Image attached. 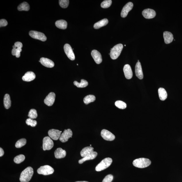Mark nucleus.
<instances>
[{
    "label": "nucleus",
    "mask_w": 182,
    "mask_h": 182,
    "mask_svg": "<svg viewBox=\"0 0 182 182\" xmlns=\"http://www.w3.org/2000/svg\"><path fill=\"white\" fill-rule=\"evenodd\" d=\"M33 168L28 166L25 169L21 174L20 181L21 182H28L30 181L34 174Z\"/></svg>",
    "instance_id": "obj_1"
},
{
    "label": "nucleus",
    "mask_w": 182,
    "mask_h": 182,
    "mask_svg": "<svg viewBox=\"0 0 182 182\" xmlns=\"http://www.w3.org/2000/svg\"><path fill=\"white\" fill-rule=\"evenodd\" d=\"M133 164L135 167L143 168L148 167L150 165L151 161L148 158H140L133 160Z\"/></svg>",
    "instance_id": "obj_2"
},
{
    "label": "nucleus",
    "mask_w": 182,
    "mask_h": 182,
    "mask_svg": "<svg viewBox=\"0 0 182 182\" xmlns=\"http://www.w3.org/2000/svg\"><path fill=\"white\" fill-rule=\"evenodd\" d=\"M112 162V159L107 158L104 159L100 163L97 165L96 167V171L99 172L107 169L111 165Z\"/></svg>",
    "instance_id": "obj_3"
},
{
    "label": "nucleus",
    "mask_w": 182,
    "mask_h": 182,
    "mask_svg": "<svg viewBox=\"0 0 182 182\" xmlns=\"http://www.w3.org/2000/svg\"><path fill=\"white\" fill-rule=\"evenodd\" d=\"M123 48V44H119L114 46L111 50L110 53V57L112 59H117L121 53Z\"/></svg>",
    "instance_id": "obj_4"
},
{
    "label": "nucleus",
    "mask_w": 182,
    "mask_h": 182,
    "mask_svg": "<svg viewBox=\"0 0 182 182\" xmlns=\"http://www.w3.org/2000/svg\"><path fill=\"white\" fill-rule=\"evenodd\" d=\"M54 170L53 168L49 165H44L40 166L37 170L38 174L44 175H50L53 173Z\"/></svg>",
    "instance_id": "obj_5"
},
{
    "label": "nucleus",
    "mask_w": 182,
    "mask_h": 182,
    "mask_svg": "<svg viewBox=\"0 0 182 182\" xmlns=\"http://www.w3.org/2000/svg\"><path fill=\"white\" fill-rule=\"evenodd\" d=\"M29 35L32 38L34 39H37L44 42L47 40V37L42 33L36 31H30L29 32Z\"/></svg>",
    "instance_id": "obj_6"
},
{
    "label": "nucleus",
    "mask_w": 182,
    "mask_h": 182,
    "mask_svg": "<svg viewBox=\"0 0 182 182\" xmlns=\"http://www.w3.org/2000/svg\"><path fill=\"white\" fill-rule=\"evenodd\" d=\"M42 142V148L44 150H50L53 148L54 143L50 137H44Z\"/></svg>",
    "instance_id": "obj_7"
},
{
    "label": "nucleus",
    "mask_w": 182,
    "mask_h": 182,
    "mask_svg": "<svg viewBox=\"0 0 182 182\" xmlns=\"http://www.w3.org/2000/svg\"><path fill=\"white\" fill-rule=\"evenodd\" d=\"M72 131L71 129H65L63 132L61 134L59 138V140L63 143L66 142L69 138L72 137Z\"/></svg>",
    "instance_id": "obj_8"
},
{
    "label": "nucleus",
    "mask_w": 182,
    "mask_h": 182,
    "mask_svg": "<svg viewBox=\"0 0 182 182\" xmlns=\"http://www.w3.org/2000/svg\"><path fill=\"white\" fill-rule=\"evenodd\" d=\"M65 53L69 59L71 61L75 59V56L71 46L69 44H65L64 46Z\"/></svg>",
    "instance_id": "obj_9"
},
{
    "label": "nucleus",
    "mask_w": 182,
    "mask_h": 182,
    "mask_svg": "<svg viewBox=\"0 0 182 182\" xmlns=\"http://www.w3.org/2000/svg\"><path fill=\"white\" fill-rule=\"evenodd\" d=\"M101 135L104 140L107 141H113L115 138V135L109 131L105 129H102L101 131Z\"/></svg>",
    "instance_id": "obj_10"
},
{
    "label": "nucleus",
    "mask_w": 182,
    "mask_h": 182,
    "mask_svg": "<svg viewBox=\"0 0 182 182\" xmlns=\"http://www.w3.org/2000/svg\"><path fill=\"white\" fill-rule=\"evenodd\" d=\"M133 4L132 3L129 2L126 4L123 7L121 13V16L123 18H125L127 16L128 13L133 8Z\"/></svg>",
    "instance_id": "obj_11"
},
{
    "label": "nucleus",
    "mask_w": 182,
    "mask_h": 182,
    "mask_svg": "<svg viewBox=\"0 0 182 182\" xmlns=\"http://www.w3.org/2000/svg\"><path fill=\"white\" fill-rule=\"evenodd\" d=\"M142 14L145 18L152 19L156 16V13L154 9H144L142 12Z\"/></svg>",
    "instance_id": "obj_12"
},
{
    "label": "nucleus",
    "mask_w": 182,
    "mask_h": 182,
    "mask_svg": "<svg viewBox=\"0 0 182 182\" xmlns=\"http://www.w3.org/2000/svg\"><path fill=\"white\" fill-rule=\"evenodd\" d=\"M55 93L50 92L44 99V103L48 106H51L53 105L55 102Z\"/></svg>",
    "instance_id": "obj_13"
},
{
    "label": "nucleus",
    "mask_w": 182,
    "mask_h": 182,
    "mask_svg": "<svg viewBox=\"0 0 182 182\" xmlns=\"http://www.w3.org/2000/svg\"><path fill=\"white\" fill-rule=\"evenodd\" d=\"M61 131L57 129H52L48 131V134L50 138L53 140H57L61 136Z\"/></svg>",
    "instance_id": "obj_14"
},
{
    "label": "nucleus",
    "mask_w": 182,
    "mask_h": 182,
    "mask_svg": "<svg viewBox=\"0 0 182 182\" xmlns=\"http://www.w3.org/2000/svg\"><path fill=\"white\" fill-rule=\"evenodd\" d=\"M91 55L96 63L99 64L102 61V57L101 54L97 50H94L91 52Z\"/></svg>",
    "instance_id": "obj_15"
},
{
    "label": "nucleus",
    "mask_w": 182,
    "mask_h": 182,
    "mask_svg": "<svg viewBox=\"0 0 182 182\" xmlns=\"http://www.w3.org/2000/svg\"><path fill=\"white\" fill-rule=\"evenodd\" d=\"M39 62L42 65L47 67H53L55 65L53 62L47 58L42 57L40 59Z\"/></svg>",
    "instance_id": "obj_16"
},
{
    "label": "nucleus",
    "mask_w": 182,
    "mask_h": 182,
    "mask_svg": "<svg viewBox=\"0 0 182 182\" xmlns=\"http://www.w3.org/2000/svg\"><path fill=\"white\" fill-rule=\"evenodd\" d=\"M123 70L126 78L130 79L132 78L133 72L130 65H125L124 67Z\"/></svg>",
    "instance_id": "obj_17"
},
{
    "label": "nucleus",
    "mask_w": 182,
    "mask_h": 182,
    "mask_svg": "<svg viewBox=\"0 0 182 182\" xmlns=\"http://www.w3.org/2000/svg\"><path fill=\"white\" fill-rule=\"evenodd\" d=\"M135 73L136 76L140 79H142L143 78V75L142 70V67L140 62H137L135 66Z\"/></svg>",
    "instance_id": "obj_18"
},
{
    "label": "nucleus",
    "mask_w": 182,
    "mask_h": 182,
    "mask_svg": "<svg viewBox=\"0 0 182 182\" xmlns=\"http://www.w3.org/2000/svg\"><path fill=\"white\" fill-rule=\"evenodd\" d=\"M94 148L91 146L86 147L81 151V156L83 158L86 157L92 154L94 152Z\"/></svg>",
    "instance_id": "obj_19"
},
{
    "label": "nucleus",
    "mask_w": 182,
    "mask_h": 182,
    "mask_svg": "<svg viewBox=\"0 0 182 182\" xmlns=\"http://www.w3.org/2000/svg\"><path fill=\"white\" fill-rule=\"evenodd\" d=\"M36 78V75L32 71H28L25 73L22 77V80L27 82H30L34 80Z\"/></svg>",
    "instance_id": "obj_20"
},
{
    "label": "nucleus",
    "mask_w": 182,
    "mask_h": 182,
    "mask_svg": "<svg viewBox=\"0 0 182 182\" xmlns=\"http://www.w3.org/2000/svg\"><path fill=\"white\" fill-rule=\"evenodd\" d=\"M164 41L166 44H169L173 41L174 39L173 35L171 32H164L163 34Z\"/></svg>",
    "instance_id": "obj_21"
},
{
    "label": "nucleus",
    "mask_w": 182,
    "mask_h": 182,
    "mask_svg": "<svg viewBox=\"0 0 182 182\" xmlns=\"http://www.w3.org/2000/svg\"><path fill=\"white\" fill-rule=\"evenodd\" d=\"M55 156L56 158L60 159L64 158L66 155V152L61 148H59L57 149L55 152Z\"/></svg>",
    "instance_id": "obj_22"
},
{
    "label": "nucleus",
    "mask_w": 182,
    "mask_h": 182,
    "mask_svg": "<svg viewBox=\"0 0 182 182\" xmlns=\"http://www.w3.org/2000/svg\"><path fill=\"white\" fill-rule=\"evenodd\" d=\"M97 152H94L92 154L86 157L83 158L81 160H79V163L81 164L86 162V160H93L97 156Z\"/></svg>",
    "instance_id": "obj_23"
},
{
    "label": "nucleus",
    "mask_w": 182,
    "mask_h": 182,
    "mask_svg": "<svg viewBox=\"0 0 182 182\" xmlns=\"http://www.w3.org/2000/svg\"><path fill=\"white\" fill-rule=\"evenodd\" d=\"M108 23V20L107 19H104L96 22L94 25V28L96 29H99L107 25Z\"/></svg>",
    "instance_id": "obj_24"
},
{
    "label": "nucleus",
    "mask_w": 182,
    "mask_h": 182,
    "mask_svg": "<svg viewBox=\"0 0 182 182\" xmlns=\"http://www.w3.org/2000/svg\"><path fill=\"white\" fill-rule=\"evenodd\" d=\"M55 26L57 28L62 30H65L67 28V22L63 20H60L56 21Z\"/></svg>",
    "instance_id": "obj_25"
},
{
    "label": "nucleus",
    "mask_w": 182,
    "mask_h": 182,
    "mask_svg": "<svg viewBox=\"0 0 182 182\" xmlns=\"http://www.w3.org/2000/svg\"><path fill=\"white\" fill-rule=\"evenodd\" d=\"M158 94L160 99L163 101L167 97V94L165 89L163 88H160L158 90Z\"/></svg>",
    "instance_id": "obj_26"
},
{
    "label": "nucleus",
    "mask_w": 182,
    "mask_h": 182,
    "mask_svg": "<svg viewBox=\"0 0 182 182\" xmlns=\"http://www.w3.org/2000/svg\"><path fill=\"white\" fill-rule=\"evenodd\" d=\"M4 105L6 109H9L11 107V102L10 96L8 94L5 95L3 100Z\"/></svg>",
    "instance_id": "obj_27"
},
{
    "label": "nucleus",
    "mask_w": 182,
    "mask_h": 182,
    "mask_svg": "<svg viewBox=\"0 0 182 182\" xmlns=\"http://www.w3.org/2000/svg\"><path fill=\"white\" fill-rule=\"evenodd\" d=\"M73 84L75 86L78 88H86L88 84V81L84 80V79H82L80 83H79L77 81H75L73 82Z\"/></svg>",
    "instance_id": "obj_28"
},
{
    "label": "nucleus",
    "mask_w": 182,
    "mask_h": 182,
    "mask_svg": "<svg viewBox=\"0 0 182 182\" xmlns=\"http://www.w3.org/2000/svg\"><path fill=\"white\" fill-rule=\"evenodd\" d=\"M17 9L19 11H28L30 10V6L28 3L26 2H24L21 3L18 6Z\"/></svg>",
    "instance_id": "obj_29"
},
{
    "label": "nucleus",
    "mask_w": 182,
    "mask_h": 182,
    "mask_svg": "<svg viewBox=\"0 0 182 182\" xmlns=\"http://www.w3.org/2000/svg\"><path fill=\"white\" fill-rule=\"evenodd\" d=\"M96 100V97L94 95H89L85 97L83 100L84 103L88 104L90 102H94Z\"/></svg>",
    "instance_id": "obj_30"
},
{
    "label": "nucleus",
    "mask_w": 182,
    "mask_h": 182,
    "mask_svg": "<svg viewBox=\"0 0 182 182\" xmlns=\"http://www.w3.org/2000/svg\"><path fill=\"white\" fill-rule=\"evenodd\" d=\"M115 104L116 107L120 109H125L127 107L126 104L121 100H117L115 102Z\"/></svg>",
    "instance_id": "obj_31"
},
{
    "label": "nucleus",
    "mask_w": 182,
    "mask_h": 182,
    "mask_svg": "<svg viewBox=\"0 0 182 182\" xmlns=\"http://www.w3.org/2000/svg\"><path fill=\"white\" fill-rule=\"evenodd\" d=\"M26 143V139H21L17 141L15 144V147L17 148H20L24 146Z\"/></svg>",
    "instance_id": "obj_32"
},
{
    "label": "nucleus",
    "mask_w": 182,
    "mask_h": 182,
    "mask_svg": "<svg viewBox=\"0 0 182 182\" xmlns=\"http://www.w3.org/2000/svg\"><path fill=\"white\" fill-rule=\"evenodd\" d=\"M25 159V156L23 154L19 155L15 157L14 159V162L15 163L19 164L24 161Z\"/></svg>",
    "instance_id": "obj_33"
},
{
    "label": "nucleus",
    "mask_w": 182,
    "mask_h": 182,
    "mask_svg": "<svg viewBox=\"0 0 182 182\" xmlns=\"http://www.w3.org/2000/svg\"><path fill=\"white\" fill-rule=\"evenodd\" d=\"M28 117L32 119H36L38 117L36 110L34 109H31L29 112Z\"/></svg>",
    "instance_id": "obj_34"
},
{
    "label": "nucleus",
    "mask_w": 182,
    "mask_h": 182,
    "mask_svg": "<svg viewBox=\"0 0 182 182\" xmlns=\"http://www.w3.org/2000/svg\"><path fill=\"white\" fill-rule=\"evenodd\" d=\"M112 3L111 0H105L101 3V7L102 8L104 9L108 8L111 5Z\"/></svg>",
    "instance_id": "obj_35"
},
{
    "label": "nucleus",
    "mask_w": 182,
    "mask_h": 182,
    "mask_svg": "<svg viewBox=\"0 0 182 182\" xmlns=\"http://www.w3.org/2000/svg\"><path fill=\"white\" fill-rule=\"evenodd\" d=\"M59 4L61 7L66 8L68 6L69 1L68 0H60L59 1Z\"/></svg>",
    "instance_id": "obj_36"
},
{
    "label": "nucleus",
    "mask_w": 182,
    "mask_h": 182,
    "mask_svg": "<svg viewBox=\"0 0 182 182\" xmlns=\"http://www.w3.org/2000/svg\"><path fill=\"white\" fill-rule=\"evenodd\" d=\"M26 123L27 125H30L32 127H35L37 125V121L30 118L26 119Z\"/></svg>",
    "instance_id": "obj_37"
},
{
    "label": "nucleus",
    "mask_w": 182,
    "mask_h": 182,
    "mask_svg": "<svg viewBox=\"0 0 182 182\" xmlns=\"http://www.w3.org/2000/svg\"><path fill=\"white\" fill-rule=\"evenodd\" d=\"M113 179V176L111 174H109L104 178L102 182H111Z\"/></svg>",
    "instance_id": "obj_38"
},
{
    "label": "nucleus",
    "mask_w": 182,
    "mask_h": 182,
    "mask_svg": "<svg viewBox=\"0 0 182 182\" xmlns=\"http://www.w3.org/2000/svg\"><path fill=\"white\" fill-rule=\"evenodd\" d=\"M8 24L7 21L4 19H1L0 20V27L5 26Z\"/></svg>",
    "instance_id": "obj_39"
},
{
    "label": "nucleus",
    "mask_w": 182,
    "mask_h": 182,
    "mask_svg": "<svg viewBox=\"0 0 182 182\" xmlns=\"http://www.w3.org/2000/svg\"><path fill=\"white\" fill-rule=\"evenodd\" d=\"M22 50L21 48H17V53L16 57L17 58H19L20 56V52L22 51Z\"/></svg>",
    "instance_id": "obj_40"
},
{
    "label": "nucleus",
    "mask_w": 182,
    "mask_h": 182,
    "mask_svg": "<svg viewBox=\"0 0 182 182\" xmlns=\"http://www.w3.org/2000/svg\"><path fill=\"white\" fill-rule=\"evenodd\" d=\"M14 45L17 48H22L23 47V44L21 42H17L15 43Z\"/></svg>",
    "instance_id": "obj_41"
},
{
    "label": "nucleus",
    "mask_w": 182,
    "mask_h": 182,
    "mask_svg": "<svg viewBox=\"0 0 182 182\" xmlns=\"http://www.w3.org/2000/svg\"><path fill=\"white\" fill-rule=\"evenodd\" d=\"M17 53V47L15 45L13 46V49L11 51V54L13 56H16Z\"/></svg>",
    "instance_id": "obj_42"
},
{
    "label": "nucleus",
    "mask_w": 182,
    "mask_h": 182,
    "mask_svg": "<svg viewBox=\"0 0 182 182\" xmlns=\"http://www.w3.org/2000/svg\"><path fill=\"white\" fill-rule=\"evenodd\" d=\"M4 154V152L2 148H0V156H2Z\"/></svg>",
    "instance_id": "obj_43"
},
{
    "label": "nucleus",
    "mask_w": 182,
    "mask_h": 182,
    "mask_svg": "<svg viewBox=\"0 0 182 182\" xmlns=\"http://www.w3.org/2000/svg\"><path fill=\"white\" fill-rule=\"evenodd\" d=\"M75 182H89L86 181H77Z\"/></svg>",
    "instance_id": "obj_44"
}]
</instances>
